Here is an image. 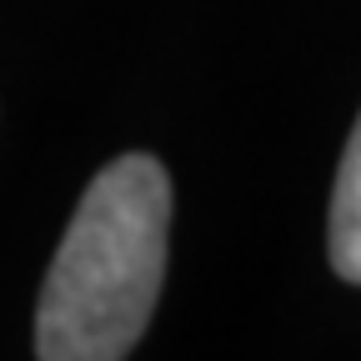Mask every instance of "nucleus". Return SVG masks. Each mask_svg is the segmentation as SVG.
I'll return each instance as SVG.
<instances>
[{
  "mask_svg": "<svg viewBox=\"0 0 361 361\" xmlns=\"http://www.w3.org/2000/svg\"><path fill=\"white\" fill-rule=\"evenodd\" d=\"M171 231V180L156 156L130 151L85 186L35 306L40 361H121L141 341Z\"/></svg>",
  "mask_w": 361,
  "mask_h": 361,
  "instance_id": "f257e3e1",
  "label": "nucleus"
},
{
  "mask_svg": "<svg viewBox=\"0 0 361 361\" xmlns=\"http://www.w3.org/2000/svg\"><path fill=\"white\" fill-rule=\"evenodd\" d=\"M331 266L341 281L361 286V116L351 126L336 191H331Z\"/></svg>",
  "mask_w": 361,
  "mask_h": 361,
  "instance_id": "f03ea898",
  "label": "nucleus"
}]
</instances>
